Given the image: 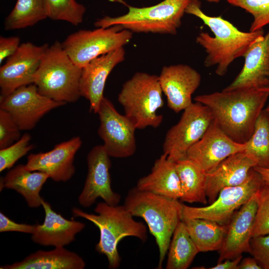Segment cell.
<instances>
[{
	"instance_id": "13",
	"label": "cell",
	"mask_w": 269,
	"mask_h": 269,
	"mask_svg": "<svg viewBox=\"0 0 269 269\" xmlns=\"http://www.w3.org/2000/svg\"><path fill=\"white\" fill-rule=\"evenodd\" d=\"M110 157L103 145L94 146L88 153L87 175L78 197V202L83 207H90L99 197L111 205L119 203L121 196L114 192L111 187Z\"/></svg>"
},
{
	"instance_id": "17",
	"label": "cell",
	"mask_w": 269,
	"mask_h": 269,
	"mask_svg": "<svg viewBox=\"0 0 269 269\" xmlns=\"http://www.w3.org/2000/svg\"><path fill=\"white\" fill-rule=\"evenodd\" d=\"M158 78L168 107L176 113L192 104V95L201 80L199 73L185 64L164 66Z\"/></svg>"
},
{
	"instance_id": "42",
	"label": "cell",
	"mask_w": 269,
	"mask_h": 269,
	"mask_svg": "<svg viewBox=\"0 0 269 269\" xmlns=\"http://www.w3.org/2000/svg\"><path fill=\"white\" fill-rule=\"evenodd\" d=\"M207 0V1H209V2H219L220 0Z\"/></svg>"
},
{
	"instance_id": "39",
	"label": "cell",
	"mask_w": 269,
	"mask_h": 269,
	"mask_svg": "<svg viewBox=\"0 0 269 269\" xmlns=\"http://www.w3.org/2000/svg\"><path fill=\"white\" fill-rule=\"evenodd\" d=\"M243 258L242 255L233 259H227L218 264L210 269H238V265Z\"/></svg>"
},
{
	"instance_id": "14",
	"label": "cell",
	"mask_w": 269,
	"mask_h": 269,
	"mask_svg": "<svg viewBox=\"0 0 269 269\" xmlns=\"http://www.w3.org/2000/svg\"><path fill=\"white\" fill-rule=\"evenodd\" d=\"M48 46L47 43L20 44L17 51L0 66L1 96L9 94L21 86L33 84L34 75Z\"/></svg>"
},
{
	"instance_id": "34",
	"label": "cell",
	"mask_w": 269,
	"mask_h": 269,
	"mask_svg": "<svg viewBox=\"0 0 269 269\" xmlns=\"http://www.w3.org/2000/svg\"><path fill=\"white\" fill-rule=\"evenodd\" d=\"M31 139L30 134L26 133L11 145L0 149V172L11 168L19 159L34 148L33 144H30Z\"/></svg>"
},
{
	"instance_id": "3",
	"label": "cell",
	"mask_w": 269,
	"mask_h": 269,
	"mask_svg": "<svg viewBox=\"0 0 269 269\" xmlns=\"http://www.w3.org/2000/svg\"><path fill=\"white\" fill-rule=\"evenodd\" d=\"M124 206L133 216L141 217L146 222L158 248L157 268L161 269L173 232L181 220L183 204L135 186L128 192Z\"/></svg>"
},
{
	"instance_id": "9",
	"label": "cell",
	"mask_w": 269,
	"mask_h": 269,
	"mask_svg": "<svg viewBox=\"0 0 269 269\" xmlns=\"http://www.w3.org/2000/svg\"><path fill=\"white\" fill-rule=\"evenodd\" d=\"M264 184L260 174L254 167L242 184L226 187L209 205L200 207L183 204L181 220L188 218H203L228 225L236 211L254 195Z\"/></svg>"
},
{
	"instance_id": "30",
	"label": "cell",
	"mask_w": 269,
	"mask_h": 269,
	"mask_svg": "<svg viewBox=\"0 0 269 269\" xmlns=\"http://www.w3.org/2000/svg\"><path fill=\"white\" fill-rule=\"evenodd\" d=\"M245 143V151L255 159L257 166L269 167V114L265 110L259 116L253 134Z\"/></svg>"
},
{
	"instance_id": "26",
	"label": "cell",
	"mask_w": 269,
	"mask_h": 269,
	"mask_svg": "<svg viewBox=\"0 0 269 269\" xmlns=\"http://www.w3.org/2000/svg\"><path fill=\"white\" fill-rule=\"evenodd\" d=\"M175 163L182 190V196L180 200L190 203L195 202L207 204V172L187 158L178 160Z\"/></svg>"
},
{
	"instance_id": "44",
	"label": "cell",
	"mask_w": 269,
	"mask_h": 269,
	"mask_svg": "<svg viewBox=\"0 0 269 269\" xmlns=\"http://www.w3.org/2000/svg\"><path fill=\"white\" fill-rule=\"evenodd\" d=\"M111 0L114 1V0Z\"/></svg>"
},
{
	"instance_id": "8",
	"label": "cell",
	"mask_w": 269,
	"mask_h": 269,
	"mask_svg": "<svg viewBox=\"0 0 269 269\" xmlns=\"http://www.w3.org/2000/svg\"><path fill=\"white\" fill-rule=\"evenodd\" d=\"M132 36V32L113 25L81 29L69 34L61 44L72 61L82 68L93 59L123 47Z\"/></svg>"
},
{
	"instance_id": "20",
	"label": "cell",
	"mask_w": 269,
	"mask_h": 269,
	"mask_svg": "<svg viewBox=\"0 0 269 269\" xmlns=\"http://www.w3.org/2000/svg\"><path fill=\"white\" fill-rule=\"evenodd\" d=\"M255 194L235 212L228 224L223 245L219 251L218 263L236 258L244 253H250V242L257 209Z\"/></svg>"
},
{
	"instance_id": "27",
	"label": "cell",
	"mask_w": 269,
	"mask_h": 269,
	"mask_svg": "<svg viewBox=\"0 0 269 269\" xmlns=\"http://www.w3.org/2000/svg\"><path fill=\"white\" fill-rule=\"evenodd\" d=\"M199 252L219 251L223 245L228 225L203 218L182 220Z\"/></svg>"
},
{
	"instance_id": "16",
	"label": "cell",
	"mask_w": 269,
	"mask_h": 269,
	"mask_svg": "<svg viewBox=\"0 0 269 269\" xmlns=\"http://www.w3.org/2000/svg\"><path fill=\"white\" fill-rule=\"evenodd\" d=\"M82 144L81 137L77 136L55 145L50 151L30 153L25 166L46 173L55 181H67L75 172L74 157Z\"/></svg>"
},
{
	"instance_id": "4",
	"label": "cell",
	"mask_w": 269,
	"mask_h": 269,
	"mask_svg": "<svg viewBox=\"0 0 269 269\" xmlns=\"http://www.w3.org/2000/svg\"><path fill=\"white\" fill-rule=\"evenodd\" d=\"M94 211L97 214L73 207L72 213L73 217L85 218L99 228L100 239L96 250L106 256L110 269L118 268L121 263L118 250L120 241L125 237L132 236L144 242L147 239V228L143 223L135 221L124 205H111L105 202H100Z\"/></svg>"
},
{
	"instance_id": "28",
	"label": "cell",
	"mask_w": 269,
	"mask_h": 269,
	"mask_svg": "<svg viewBox=\"0 0 269 269\" xmlns=\"http://www.w3.org/2000/svg\"><path fill=\"white\" fill-rule=\"evenodd\" d=\"M199 251L189 235L184 222L177 224L167 252L166 269H186Z\"/></svg>"
},
{
	"instance_id": "35",
	"label": "cell",
	"mask_w": 269,
	"mask_h": 269,
	"mask_svg": "<svg viewBox=\"0 0 269 269\" xmlns=\"http://www.w3.org/2000/svg\"><path fill=\"white\" fill-rule=\"evenodd\" d=\"M20 129L11 116L0 109V149L11 145L20 138Z\"/></svg>"
},
{
	"instance_id": "32",
	"label": "cell",
	"mask_w": 269,
	"mask_h": 269,
	"mask_svg": "<svg viewBox=\"0 0 269 269\" xmlns=\"http://www.w3.org/2000/svg\"><path fill=\"white\" fill-rule=\"evenodd\" d=\"M227 1L252 15L253 20L250 31L263 29V27L269 24V0H227Z\"/></svg>"
},
{
	"instance_id": "43",
	"label": "cell",
	"mask_w": 269,
	"mask_h": 269,
	"mask_svg": "<svg viewBox=\"0 0 269 269\" xmlns=\"http://www.w3.org/2000/svg\"><path fill=\"white\" fill-rule=\"evenodd\" d=\"M267 113L269 114V105L268 106V107L265 109Z\"/></svg>"
},
{
	"instance_id": "37",
	"label": "cell",
	"mask_w": 269,
	"mask_h": 269,
	"mask_svg": "<svg viewBox=\"0 0 269 269\" xmlns=\"http://www.w3.org/2000/svg\"><path fill=\"white\" fill-rule=\"evenodd\" d=\"M34 228L35 225L16 223L0 212V232H17L31 234Z\"/></svg>"
},
{
	"instance_id": "2",
	"label": "cell",
	"mask_w": 269,
	"mask_h": 269,
	"mask_svg": "<svg viewBox=\"0 0 269 269\" xmlns=\"http://www.w3.org/2000/svg\"><path fill=\"white\" fill-rule=\"evenodd\" d=\"M198 0H190L185 13L200 18L209 27L214 36L202 32L196 37V42L205 50L207 56L204 64L206 67L216 66L215 73L225 75L230 65L236 59L244 57L251 45L265 34L263 29L243 32L221 16H211L201 9Z\"/></svg>"
},
{
	"instance_id": "23",
	"label": "cell",
	"mask_w": 269,
	"mask_h": 269,
	"mask_svg": "<svg viewBox=\"0 0 269 269\" xmlns=\"http://www.w3.org/2000/svg\"><path fill=\"white\" fill-rule=\"evenodd\" d=\"M136 187L175 200L180 199L182 196L175 163L163 153L155 161L150 173L138 180Z\"/></svg>"
},
{
	"instance_id": "18",
	"label": "cell",
	"mask_w": 269,
	"mask_h": 269,
	"mask_svg": "<svg viewBox=\"0 0 269 269\" xmlns=\"http://www.w3.org/2000/svg\"><path fill=\"white\" fill-rule=\"evenodd\" d=\"M243 57L241 71L223 91L251 89L269 92V31L251 45Z\"/></svg>"
},
{
	"instance_id": "29",
	"label": "cell",
	"mask_w": 269,
	"mask_h": 269,
	"mask_svg": "<svg viewBox=\"0 0 269 269\" xmlns=\"http://www.w3.org/2000/svg\"><path fill=\"white\" fill-rule=\"evenodd\" d=\"M46 18V0H17L5 19L4 29L11 30L24 28Z\"/></svg>"
},
{
	"instance_id": "22",
	"label": "cell",
	"mask_w": 269,
	"mask_h": 269,
	"mask_svg": "<svg viewBox=\"0 0 269 269\" xmlns=\"http://www.w3.org/2000/svg\"><path fill=\"white\" fill-rule=\"evenodd\" d=\"M42 206L45 212L42 224L35 225L31 239L40 245L64 247L75 239L76 235L85 228L84 223L68 220L53 210L50 204L44 199Z\"/></svg>"
},
{
	"instance_id": "21",
	"label": "cell",
	"mask_w": 269,
	"mask_h": 269,
	"mask_svg": "<svg viewBox=\"0 0 269 269\" xmlns=\"http://www.w3.org/2000/svg\"><path fill=\"white\" fill-rule=\"evenodd\" d=\"M257 164L244 151L234 153L221 161L213 170L207 173L206 194L210 204L223 189L243 183L250 170Z\"/></svg>"
},
{
	"instance_id": "40",
	"label": "cell",
	"mask_w": 269,
	"mask_h": 269,
	"mask_svg": "<svg viewBox=\"0 0 269 269\" xmlns=\"http://www.w3.org/2000/svg\"><path fill=\"white\" fill-rule=\"evenodd\" d=\"M238 269H262L256 260L254 258L247 257L240 261Z\"/></svg>"
},
{
	"instance_id": "36",
	"label": "cell",
	"mask_w": 269,
	"mask_h": 269,
	"mask_svg": "<svg viewBox=\"0 0 269 269\" xmlns=\"http://www.w3.org/2000/svg\"><path fill=\"white\" fill-rule=\"evenodd\" d=\"M250 253L262 269H269V234L253 237Z\"/></svg>"
},
{
	"instance_id": "6",
	"label": "cell",
	"mask_w": 269,
	"mask_h": 269,
	"mask_svg": "<svg viewBox=\"0 0 269 269\" xmlns=\"http://www.w3.org/2000/svg\"><path fill=\"white\" fill-rule=\"evenodd\" d=\"M190 0H163L154 5L137 7L126 4L128 12L121 16H105L94 25L107 28L120 25L131 32L174 35Z\"/></svg>"
},
{
	"instance_id": "10",
	"label": "cell",
	"mask_w": 269,
	"mask_h": 269,
	"mask_svg": "<svg viewBox=\"0 0 269 269\" xmlns=\"http://www.w3.org/2000/svg\"><path fill=\"white\" fill-rule=\"evenodd\" d=\"M213 121L212 114L206 106L192 103L183 111L178 122L167 132L163 153L174 162L186 158L188 150L201 138Z\"/></svg>"
},
{
	"instance_id": "38",
	"label": "cell",
	"mask_w": 269,
	"mask_h": 269,
	"mask_svg": "<svg viewBox=\"0 0 269 269\" xmlns=\"http://www.w3.org/2000/svg\"><path fill=\"white\" fill-rule=\"evenodd\" d=\"M20 38L18 36L0 37V63L5 58L12 56L20 46Z\"/></svg>"
},
{
	"instance_id": "15",
	"label": "cell",
	"mask_w": 269,
	"mask_h": 269,
	"mask_svg": "<svg viewBox=\"0 0 269 269\" xmlns=\"http://www.w3.org/2000/svg\"><path fill=\"white\" fill-rule=\"evenodd\" d=\"M245 149L246 143L232 139L213 120L201 138L188 150L186 158L208 173L227 157Z\"/></svg>"
},
{
	"instance_id": "11",
	"label": "cell",
	"mask_w": 269,
	"mask_h": 269,
	"mask_svg": "<svg viewBox=\"0 0 269 269\" xmlns=\"http://www.w3.org/2000/svg\"><path fill=\"white\" fill-rule=\"evenodd\" d=\"M97 114L100 120L98 134L108 155L121 158L134 155L136 147L134 123L125 115L119 113L104 96Z\"/></svg>"
},
{
	"instance_id": "7",
	"label": "cell",
	"mask_w": 269,
	"mask_h": 269,
	"mask_svg": "<svg viewBox=\"0 0 269 269\" xmlns=\"http://www.w3.org/2000/svg\"><path fill=\"white\" fill-rule=\"evenodd\" d=\"M158 76L136 72L123 85L118 101L136 129L160 126L163 116L157 111L164 105Z\"/></svg>"
},
{
	"instance_id": "33",
	"label": "cell",
	"mask_w": 269,
	"mask_h": 269,
	"mask_svg": "<svg viewBox=\"0 0 269 269\" xmlns=\"http://www.w3.org/2000/svg\"><path fill=\"white\" fill-rule=\"evenodd\" d=\"M255 196L257 209L252 237L269 234V186L263 184Z\"/></svg>"
},
{
	"instance_id": "19",
	"label": "cell",
	"mask_w": 269,
	"mask_h": 269,
	"mask_svg": "<svg viewBox=\"0 0 269 269\" xmlns=\"http://www.w3.org/2000/svg\"><path fill=\"white\" fill-rule=\"evenodd\" d=\"M125 54L122 47L93 59L82 68L80 93L89 101L90 112L97 114L107 79L113 69L125 60Z\"/></svg>"
},
{
	"instance_id": "12",
	"label": "cell",
	"mask_w": 269,
	"mask_h": 269,
	"mask_svg": "<svg viewBox=\"0 0 269 269\" xmlns=\"http://www.w3.org/2000/svg\"><path fill=\"white\" fill-rule=\"evenodd\" d=\"M66 104L42 95L34 84L21 86L6 96H0V109L11 116L21 131L32 130L45 115Z\"/></svg>"
},
{
	"instance_id": "5",
	"label": "cell",
	"mask_w": 269,
	"mask_h": 269,
	"mask_svg": "<svg viewBox=\"0 0 269 269\" xmlns=\"http://www.w3.org/2000/svg\"><path fill=\"white\" fill-rule=\"evenodd\" d=\"M82 70L70 59L61 43L56 41L45 52L33 84L40 94L51 100L74 103L81 96Z\"/></svg>"
},
{
	"instance_id": "1",
	"label": "cell",
	"mask_w": 269,
	"mask_h": 269,
	"mask_svg": "<svg viewBox=\"0 0 269 269\" xmlns=\"http://www.w3.org/2000/svg\"><path fill=\"white\" fill-rule=\"evenodd\" d=\"M269 96V91L242 89L198 95L194 100L210 109L214 121L232 139L245 143Z\"/></svg>"
},
{
	"instance_id": "31",
	"label": "cell",
	"mask_w": 269,
	"mask_h": 269,
	"mask_svg": "<svg viewBox=\"0 0 269 269\" xmlns=\"http://www.w3.org/2000/svg\"><path fill=\"white\" fill-rule=\"evenodd\" d=\"M47 17L77 26L83 22L86 7L76 0H46Z\"/></svg>"
},
{
	"instance_id": "25",
	"label": "cell",
	"mask_w": 269,
	"mask_h": 269,
	"mask_svg": "<svg viewBox=\"0 0 269 269\" xmlns=\"http://www.w3.org/2000/svg\"><path fill=\"white\" fill-rule=\"evenodd\" d=\"M86 264L83 258L64 247L51 251H37L23 260L0 266V269H83Z\"/></svg>"
},
{
	"instance_id": "24",
	"label": "cell",
	"mask_w": 269,
	"mask_h": 269,
	"mask_svg": "<svg viewBox=\"0 0 269 269\" xmlns=\"http://www.w3.org/2000/svg\"><path fill=\"white\" fill-rule=\"evenodd\" d=\"M49 178L44 172L31 171L25 165L19 164L1 178L0 191L4 188L13 189L24 197L29 207L38 208L42 205L43 200L40 192Z\"/></svg>"
},
{
	"instance_id": "41",
	"label": "cell",
	"mask_w": 269,
	"mask_h": 269,
	"mask_svg": "<svg viewBox=\"0 0 269 269\" xmlns=\"http://www.w3.org/2000/svg\"><path fill=\"white\" fill-rule=\"evenodd\" d=\"M254 169L260 174L264 184L269 186V167L256 166Z\"/></svg>"
}]
</instances>
